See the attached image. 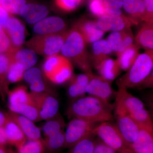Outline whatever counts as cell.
<instances>
[{"mask_svg":"<svg viewBox=\"0 0 153 153\" xmlns=\"http://www.w3.org/2000/svg\"><path fill=\"white\" fill-rule=\"evenodd\" d=\"M114 105L105 102L90 95L71 101L66 114L69 119L78 118L90 122L100 123L113 121L114 117L112 111Z\"/></svg>","mask_w":153,"mask_h":153,"instance_id":"obj_1","label":"cell"},{"mask_svg":"<svg viewBox=\"0 0 153 153\" xmlns=\"http://www.w3.org/2000/svg\"><path fill=\"white\" fill-rule=\"evenodd\" d=\"M86 42L74 26L68 30L60 53L79 70L86 74L92 72V57L88 52Z\"/></svg>","mask_w":153,"mask_h":153,"instance_id":"obj_2","label":"cell"},{"mask_svg":"<svg viewBox=\"0 0 153 153\" xmlns=\"http://www.w3.org/2000/svg\"><path fill=\"white\" fill-rule=\"evenodd\" d=\"M153 70V50L140 54L126 72L117 79V86L136 88Z\"/></svg>","mask_w":153,"mask_h":153,"instance_id":"obj_3","label":"cell"},{"mask_svg":"<svg viewBox=\"0 0 153 153\" xmlns=\"http://www.w3.org/2000/svg\"><path fill=\"white\" fill-rule=\"evenodd\" d=\"M68 32L66 30L56 34L36 35L25 41V44L37 55L47 58L59 54Z\"/></svg>","mask_w":153,"mask_h":153,"instance_id":"obj_4","label":"cell"},{"mask_svg":"<svg viewBox=\"0 0 153 153\" xmlns=\"http://www.w3.org/2000/svg\"><path fill=\"white\" fill-rule=\"evenodd\" d=\"M42 71L45 77L56 85L68 81L73 75L72 63L60 54L45 58Z\"/></svg>","mask_w":153,"mask_h":153,"instance_id":"obj_5","label":"cell"},{"mask_svg":"<svg viewBox=\"0 0 153 153\" xmlns=\"http://www.w3.org/2000/svg\"><path fill=\"white\" fill-rule=\"evenodd\" d=\"M111 122H104L97 124L93 128L92 133L118 153L131 150L124 139L116 124Z\"/></svg>","mask_w":153,"mask_h":153,"instance_id":"obj_6","label":"cell"},{"mask_svg":"<svg viewBox=\"0 0 153 153\" xmlns=\"http://www.w3.org/2000/svg\"><path fill=\"white\" fill-rule=\"evenodd\" d=\"M114 109V117L117 123L116 124L124 139L131 148L138 134L139 126L121 105L115 102Z\"/></svg>","mask_w":153,"mask_h":153,"instance_id":"obj_7","label":"cell"},{"mask_svg":"<svg viewBox=\"0 0 153 153\" xmlns=\"http://www.w3.org/2000/svg\"><path fill=\"white\" fill-rule=\"evenodd\" d=\"M98 123L80 119H71L65 131V149H70L76 143L92 133L93 128Z\"/></svg>","mask_w":153,"mask_h":153,"instance_id":"obj_8","label":"cell"},{"mask_svg":"<svg viewBox=\"0 0 153 153\" xmlns=\"http://www.w3.org/2000/svg\"><path fill=\"white\" fill-rule=\"evenodd\" d=\"M41 121H47L59 114L60 103L56 96L46 92H30Z\"/></svg>","mask_w":153,"mask_h":153,"instance_id":"obj_9","label":"cell"},{"mask_svg":"<svg viewBox=\"0 0 153 153\" xmlns=\"http://www.w3.org/2000/svg\"><path fill=\"white\" fill-rule=\"evenodd\" d=\"M111 82L100 75L93 74L85 88V92L88 95L110 102L114 97H116L117 94L111 86Z\"/></svg>","mask_w":153,"mask_h":153,"instance_id":"obj_10","label":"cell"},{"mask_svg":"<svg viewBox=\"0 0 153 153\" xmlns=\"http://www.w3.org/2000/svg\"><path fill=\"white\" fill-rule=\"evenodd\" d=\"M96 21L98 27L105 33L109 31L120 32L134 25L129 17L123 16H116L105 15L98 18Z\"/></svg>","mask_w":153,"mask_h":153,"instance_id":"obj_11","label":"cell"},{"mask_svg":"<svg viewBox=\"0 0 153 153\" xmlns=\"http://www.w3.org/2000/svg\"><path fill=\"white\" fill-rule=\"evenodd\" d=\"M10 38L13 48L19 49L25 44L26 38V28L19 19L10 16L4 28Z\"/></svg>","mask_w":153,"mask_h":153,"instance_id":"obj_12","label":"cell"},{"mask_svg":"<svg viewBox=\"0 0 153 153\" xmlns=\"http://www.w3.org/2000/svg\"><path fill=\"white\" fill-rule=\"evenodd\" d=\"M67 25L62 18L46 17L34 25L33 31L37 35L56 34L66 31Z\"/></svg>","mask_w":153,"mask_h":153,"instance_id":"obj_13","label":"cell"},{"mask_svg":"<svg viewBox=\"0 0 153 153\" xmlns=\"http://www.w3.org/2000/svg\"><path fill=\"white\" fill-rule=\"evenodd\" d=\"M138 126V134L131 149L134 153H153V126Z\"/></svg>","mask_w":153,"mask_h":153,"instance_id":"obj_14","label":"cell"},{"mask_svg":"<svg viewBox=\"0 0 153 153\" xmlns=\"http://www.w3.org/2000/svg\"><path fill=\"white\" fill-rule=\"evenodd\" d=\"M79 32L86 44H93L101 40L105 32L98 27L96 21L86 19H80L74 25Z\"/></svg>","mask_w":153,"mask_h":153,"instance_id":"obj_15","label":"cell"},{"mask_svg":"<svg viewBox=\"0 0 153 153\" xmlns=\"http://www.w3.org/2000/svg\"><path fill=\"white\" fill-rule=\"evenodd\" d=\"M6 113L8 117L19 126L27 139L37 140L42 139L41 129L33 121L10 111Z\"/></svg>","mask_w":153,"mask_h":153,"instance_id":"obj_16","label":"cell"},{"mask_svg":"<svg viewBox=\"0 0 153 153\" xmlns=\"http://www.w3.org/2000/svg\"><path fill=\"white\" fill-rule=\"evenodd\" d=\"M93 74L84 73L73 75L68 80L67 94L71 101L86 95L85 88Z\"/></svg>","mask_w":153,"mask_h":153,"instance_id":"obj_17","label":"cell"},{"mask_svg":"<svg viewBox=\"0 0 153 153\" xmlns=\"http://www.w3.org/2000/svg\"><path fill=\"white\" fill-rule=\"evenodd\" d=\"M115 102L121 105L129 114L145 108L144 103L142 101L129 92L127 88L123 86H118Z\"/></svg>","mask_w":153,"mask_h":153,"instance_id":"obj_18","label":"cell"},{"mask_svg":"<svg viewBox=\"0 0 153 153\" xmlns=\"http://www.w3.org/2000/svg\"><path fill=\"white\" fill-rule=\"evenodd\" d=\"M49 13V9L44 5L28 3L22 7L19 15L28 24L35 25L46 18Z\"/></svg>","mask_w":153,"mask_h":153,"instance_id":"obj_19","label":"cell"},{"mask_svg":"<svg viewBox=\"0 0 153 153\" xmlns=\"http://www.w3.org/2000/svg\"><path fill=\"white\" fill-rule=\"evenodd\" d=\"M14 62L20 64L25 71L33 67L38 61V55L29 48H23L13 50L8 52Z\"/></svg>","mask_w":153,"mask_h":153,"instance_id":"obj_20","label":"cell"},{"mask_svg":"<svg viewBox=\"0 0 153 153\" xmlns=\"http://www.w3.org/2000/svg\"><path fill=\"white\" fill-rule=\"evenodd\" d=\"M134 44L140 49L153 50V23L145 22L134 37Z\"/></svg>","mask_w":153,"mask_h":153,"instance_id":"obj_21","label":"cell"},{"mask_svg":"<svg viewBox=\"0 0 153 153\" xmlns=\"http://www.w3.org/2000/svg\"><path fill=\"white\" fill-rule=\"evenodd\" d=\"M123 7L134 25L144 21L146 9L143 0H123Z\"/></svg>","mask_w":153,"mask_h":153,"instance_id":"obj_22","label":"cell"},{"mask_svg":"<svg viewBox=\"0 0 153 153\" xmlns=\"http://www.w3.org/2000/svg\"><path fill=\"white\" fill-rule=\"evenodd\" d=\"M113 51L108 41L106 40H100L92 44V65L96 68L102 62L107 58Z\"/></svg>","mask_w":153,"mask_h":153,"instance_id":"obj_23","label":"cell"},{"mask_svg":"<svg viewBox=\"0 0 153 153\" xmlns=\"http://www.w3.org/2000/svg\"><path fill=\"white\" fill-rule=\"evenodd\" d=\"M100 76L112 82L120 75L122 70L117 60L105 59L96 68Z\"/></svg>","mask_w":153,"mask_h":153,"instance_id":"obj_24","label":"cell"},{"mask_svg":"<svg viewBox=\"0 0 153 153\" xmlns=\"http://www.w3.org/2000/svg\"><path fill=\"white\" fill-rule=\"evenodd\" d=\"M4 127L7 135L8 144L15 146L17 148L27 139L19 126L8 117Z\"/></svg>","mask_w":153,"mask_h":153,"instance_id":"obj_25","label":"cell"},{"mask_svg":"<svg viewBox=\"0 0 153 153\" xmlns=\"http://www.w3.org/2000/svg\"><path fill=\"white\" fill-rule=\"evenodd\" d=\"M9 111L27 118L34 123L41 121L39 111L34 104L8 103Z\"/></svg>","mask_w":153,"mask_h":153,"instance_id":"obj_26","label":"cell"},{"mask_svg":"<svg viewBox=\"0 0 153 153\" xmlns=\"http://www.w3.org/2000/svg\"><path fill=\"white\" fill-rule=\"evenodd\" d=\"M12 61V57L9 52L0 54V86L2 91V99L5 100L10 90V83L7 79L9 67Z\"/></svg>","mask_w":153,"mask_h":153,"instance_id":"obj_27","label":"cell"},{"mask_svg":"<svg viewBox=\"0 0 153 153\" xmlns=\"http://www.w3.org/2000/svg\"><path fill=\"white\" fill-rule=\"evenodd\" d=\"M139 49L134 44L117 55V60L122 71H127L131 68L140 55Z\"/></svg>","mask_w":153,"mask_h":153,"instance_id":"obj_28","label":"cell"},{"mask_svg":"<svg viewBox=\"0 0 153 153\" xmlns=\"http://www.w3.org/2000/svg\"><path fill=\"white\" fill-rule=\"evenodd\" d=\"M7 96L8 103H31L34 104L31 93L28 92L25 85H19L10 90Z\"/></svg>","mask_w":153,"mask_h":153,"instance_id":"obj_29","label":"cell"},{"mask_svg":"<svg viewBox=\"0 0 153 153\" xmlns=\"http://www.w3.org/2000/svg\"><path fill=\"white\" fill-rule=\"evenodd\" d=\"M46 152L49 153H56L65 149V131L62 130L57 133L45 137L44 139Z\"/></svg>","mask_w":153,"mask_h":153,"instance_id":"obj_30","label":"cell"},{"mask_svg":"<svg viewBox=\"0 0 153 153\" xmlns=\"http://www.w3.org/2000/svg\"><path fill=\"white\" fill-rule=\"evenodd\" d=\"M66 126L65 121L59 114L55 117L46 121L42 127V131L45 137L51 136L64 129Z\"/></svg>","mask_w":153,"mask_h":153,"instance_id":"obj_31","label":"cell"},{"mask_svg":"<svg viewBox=\"0 0 153 153\" xmlns=\"http://www.w3.org/2000/svg\"><path fill=\"white\" fill-rule=\"evenodd\" d=\"M96 136L91 133L70 148L67 153H92L95 145Z\"/></svg>","mask_w":153,"mask_h":153,"instance_id":"obj_32","label":"cell"},{"mask_svg":"<svg viewBox=\"0 0 153 153\" xmlns=\"http://www.w3.org/2000/svg\"><path fill=\"white\" fill-rule=\"evenodd\" d=\"M16 153H45L44 139L31 140L27 139L25 142L17 147Z\"/></svg>","mask_w":153,"mask_h":153,"instance_id":"obj_33","label":"cell"},{"mask_svg":"<svg viewBox=\"0 0 153 153\" xmlns=\"http://www.w3.org/2000/svg\"><path fill=\"white\" fill-rule=\"evenodd\" d=\"M116 55H119L126 49L124 41L122 31L112 32L106 39Z\"/></svg>","mask_w":153,"mask_h":153,"instance_id":"obj_34","label":"cell"},{"mask_svg":"<svg viewBox=\"0 0 153 153\" xmlns=\"http://www.w3.org/2000/svg\"><path fill=\"white\" fill-rule=\"evenodd\" d=\"M25 71L21 65L14 62L12 59L7 74V79L10 84L22 81L24 79Z\"/></svg>","mask_w":153,"mask_h":153,"instance_id":"obj_35","label":"cell"},{"mask_svg":"<svg viewBox=\"0 0 153 153\" xmlns=\"http://www.w3.org/2000/svg\"><path fill=\"white\" fill-rule=\"evenodd\" d=\"M130 115L138 126H153L150 112L146 108L131 113Z\"/></svg>","mask_w":153,"mask_h":153,"instance_id":"obj_36","label":"cell"},{"mask_svg":"<svg viewBox=\"0 0 153 153\" xmlns=\"http://www.w3.org/2000/svg\"><path fill=\"white\" fill-rule=\"evenodd\" d=\"M26 3V0H1L0 6L9 14L19 15Z\"/></svg>","mask_w":153,"mask_h":153,"instance_id":"obj_37","label":"cell"},{"mask_svg":"<svg viewBox=\"0 0 153 153\" xmlns=\"http://www.w3.org/2000/svg\"><path fill=\"white\" fill-rule=\"evenodd\" d=\"M106 15L119 16H123L121 8L123 0H103Z\"/></svg>","mask_w":153,"mask_h":153,"instance_id":"obj_38","label":"cell"},{"mask_svg":"<svg viewBox=\"0 0 153 153\" xmlns=\"http://www.w3.org/2000/svg\"><path fill=\"white\" fill-rule=\"evenodd\" d=\"M45 77L43 71L37 67H32L25 71L24 79L29 84Z\"/></svg>","mask_w":153,"mask_h":153,"instance_id":"obj_39","label":"cell"},{"mask_svg":"<svg viewBox=\"0 0 153 153\" xmlns=\"http://www.w3.org/2000/svg\"><path fill=\"white\" fill-rule=\"evenodd\" d=\"M89 8L91 13L98 18L106 15L103 0H90Z\"/></svg>","mask_w":153,"mask_h":153,"instance_id":"obj_40","label":"cell"},{"mask_svg":"<svg viewBox=\"0 0 153 153\" xmlns=\"http://www.w3.org/2000/svg\"><path fill=\"white\" fill-rule=\"evenodd\" d=\"M82 0H55L56 6L62 10L70 12L79 6Z\"/></svg>","mask_w":153,"mask_h":153,"instance_id":"obj_41","label":"cell"},{"mask_svg":"<svg viewBox=\"0 0 153 153\" xmlns=\"http://www.w3.org/2000/svg\"><path fill=\"white\" fill-rule=\"evenodd\" d=\"M12 49L13 47L8 36L0 25V54L8 52Z\"/></svg>","mask_w":153,"mask_h":153,"instance_id":"obj_42","label":"cell"},{"mask_svg":"<svg viewBox=\"0 0 153 153\" xmlns=\"http://www.w3.org/2000/svg\"><path fill=\"white\" fill-rule=\"evenodd\" d=\"M117 151L107 145L100 139H95V145L92 153H118Z\"/></svg>","mask_w":153,"mask_h":153,"instance_id":"obj_43","label":"cell"},{"mask_svg":"<svg viewBox=\"0 0 153 153\" xmlns=\"http://www.w3.org/2000/svg\"><path fill=\"white\" fill-rule=\"evenodd\" d=\"M146 9L145 22L153 23V0H143Z\"/></svg>","mask_w":153,"mask_h":153,"instance_id":"obj_44","label":"cell"},{"mask_svg":"<svg viewBox=\"0 0 153 153\" xmlns=\"http://www.w3.org/2000/svg\"><path fill=\"white\" fill-rule=\"evenodd\" d=\"M153 87V70L144 79L138 87V89H146V88H152Z\"/></svg>","mask_w":153,"mask_h":153,"instance_id":"obj_45","label":"cell"},{"mask_svg":"<svg viewBox=\"0 0 153 153\" xmlns=\"http://www.w3.org/2000/svg\"><path fill=\"white\" fill-rule=\"evenodd\" d=\"M10 15L0 6V25L4 28L5 26Z\"/></svg>","mask_w":153,"mask_h":153,"instance_id":"obj_46","label":"cell"},{"mask_svg":"<svg viewBox=\"0 0 153 153\" xmlns=\"http://www.w3.org/2000/svg\"><path fill=\"white\" fill-rule=\"evenodd\" d=\"M8 144L4 127H0V146L6 147Z\"/></svg>","mask_w":153,"mask_h":153,"instance_id":"obj_47","label":"cell"},{"mask_svg":"<svg viewBox=\"0 0 153 153\" xmlns=\"http://www.w3.org/2000/svg\"><path fill=\"white\" fill-rule=\"evenodd\" d=\"M145 97V101L146 102L149 107L153 110V94L152 93L148 94Z\"/></svg>","mask_w":153,"mask_h":153,"instance_id":"obj_48","label":"cell"},{"mask_svg":"<svg viewBox=\"0 0 153 153\" xmlns=\"http://www.w3.org/2000/svg\"><path fill=\"white\" fill-rule=\"evenodd\" d=\"M7 120V113L3 112L0 109V127L3 126L5 124Z\"/></svg>","mask_w":153,"mask_h":153,"instance_id":"obj_49","label":"cell"},{"mask_svg":"<svg viewBox=\"0 0 153 153\" xmlns=\"http://www.w3.org/2000/svg\"><path fill=\"white\" fill-rule=\"evenodd\" d=\"M14 151L7 149L6 147L0 146V153H13Z\"/></svg>","mask_w":153,"mask_h":153,"instance_id":"obj_50","label":"cell"},{"mask_svg":"<svg viewBox=\"0 0 153 153\" xmlns=\"http://www.w3.org/2000/svg\"><path fill=\"white\" fill-rule=\"evenodd\" d=\"M119 153H134L131 150H129L125 151V152H122Z\"/></svg>","mask_w":153,"mask_h":153,"instance_id":"obj_51","label":"cell"},{"mask_svg":"<svg viewBox=\"0 0 153 153\" xmlns=\"http://www.w3.org/2000/svg\"><path fill=\"white\" fill-rule=\"evenodd\" d=\"M0 96L1 97H2V91L1 88V86H0Z\"/></svg>","mask_w":153,"mask_h":153,"instance_id":"obj_52","label":"cell"},{"mask_svg":"<svg viewBox=\"0 0 153 153\" xmlns=\"http://www.w3.org/2000/svg\"><path fill=\"white\" fill-rule=\"evenodd\" d=\"M13 153H16V152H14H14H13Z\"/></svg>","mask_w":153,"mask_h":153,"instance_id":"obj_53","label":"cell"}]
</instances>
